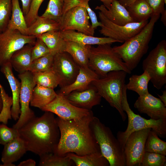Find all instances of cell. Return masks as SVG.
Returning <instances> with one entry per match:
<instances>
[{
  "instance_id": "1",
  "label": "cell",
  "mask_w": 166,
  "mask_h": 166,
  "mask_svg": "<svg viewBox=\"0 0 166 166\" xmlns=\"http://www.w3.org/2000/svg\"><path fill=\"white\" fill-rule=\"evenodd\" d=\"M93 116L92 112L79 119L64 120L56 118L60 137L53 153L64 156L70 152L79 156L101 153L90 126Z\"/></svg>"
},
{
  "instance_id": "2",
  "label": "cell",
  "mask_w": 166,
  "mask_h": 166,
  "mask_svg": "<svg viewBox=\"0 0 166 166\" xmlns=\"http://www.w3.org/2000/svg\"><path fill=\"white\" fill-rule=\"evenodd\" d=\"M27 151L39 156L54 153L58 144L60 132L53 113L45 111L18 129Z\"/></svg>"
},
{
  "instance_id": "3",
  "label": "cell",
  "mask_w": 166,
  "mask_h": 166,
  "mask_svg": "<svg viewBox=\"0 0 166 166\" xmlns=\"http://www.w3.org/2000/svg\"><path fill=\"white\" fill-rule=\"evenodd\" d=\"M160 15H153L150 20L139 33L119 46L113 47L128 69L132 71L137 66L147 52L152 36L154 27Z\"/></svg>"
},
{
  "instance_id": "4",
  "label": "cell",
  "mask_w": 166,
  "mask_h": 166,
  "mask_svg": "<svg viewBox=\"0 0 166 166\" xmlns=\"http://www.w3.org/2000/svg\"><path fill=\"white\" fill-rule=\"evenodd\" d=\"M90 125L101 153L108 161L109 166H126L124 148L110 128L94 116Z\"/></svg>"
},
{
  "instance_id": "5",
  "label": "cell",
  "mask_w": 166,
  "mask_h": 166,
  "mask_svg": "<svg viewBox=\"0 0 166 166\" xmlns=\"http://www.w3.org/2000/svg\"><path fill=\"white\" fill-rule=\"evenodd\" d=\"M127 74L122 70L113 71L92 82L102 97L117 110L123 121L127 116L122 109L121 101Z\"/></svg>"
},
{
  "instance_id": "6",
  "label": "cell",
  "mask_w": 166,
  "mask_h": 166,
  "mask_svg": "<svg viewBox=\"0 0 166 166\" xmlns=\"http://www.w3.org/2000/svg\"><path fill=\"white\" fill-rule=\"evenodd\" d=\"M126 84L124 87L121 105L123 110L128 117V124L124 131H119L117 138L124 148L125 142L132 132L147 128H150L155 131L158 136L163 138L166 137V119L154 120L147 119L135 113L130 108L128 102Z\"/></svg>"
},
{
  "instance_id": "7",
  "label": "cell",
  "mask_w": 166,
  "mask_h": 166,
  "mask_svg": "<svg viewBox=\"0 0 166 166\" xmlns=\"http://www.w3.org/2000/svg\"><path fill=\"white\" fill-rule=\"evenodd\" d=\"M111 44L98 45L90 48L89 67L100 78L111 71L122 70L128 74L131 71L121 58L113 50Z\"/></svg>"
},
{
  "instance_id": "8",
  "label": "cell",
  "mask_w": 166,
  "mask_h": 166,
  "mask_svg": "<svg viewBox=\"0 0 166 166\" xmlns=\"http://www.w3.org/2000/svg\"><path fill=\"white\" fill-rule=\"evenodd\" d=\"M142 68L151 77L150 81L157 89L166 84V41L163 40L149 53L143 61Z\"/></svg>"
},
{
  "instance_id": "9",
  "label": "cell",
  "mask_w": 166,
  "mask_h": 166,
  "mask_svg": "<svg viewBox=\"0 0 166 166\" xmlns=\"http://www.w3.org/2000/svg\"><path fill=\"white\" fill-rule=\"evenodd\" d=\"M36 38L24 35L18 31L7 29L0 33V67L10 62L11 57L16 51L24 45H34Z\"/></svg>"
},
{
  "instance_id": "10",
  "label": "cell",
  "mask_w": 166,
  "mask_h": 166,
  "mask_svg": "<svg viewBox=\"0 0 166 166\" xmlns=\"http://www.w3.org/2000/svg\"><path fill=\"white\" fill-rule=\"evenodd\" d=\"M98 16L102 24L99 30L100 33L105 37L121 43L124 42L139 33L148 22L147 20L133 22L121 26L111 22L101 11L98 12Z\"/></svg>"
},
{
  "instance_id": "11",
  "label": "cell",
  "mask_w": 166,
  "mask_h": 166,
  "mask_svg": "<svg viewBox=\"0 0 166 166\" xmlns=\"http://www.w3.org/2000/svg\"><path fill=\"white\" fill-rule=\"evenodd\" d=\"M21 80V89L19 97L21 113L19 119L13 127L18 129L36 117L29 105L32 92L36 85L33 80L32 73L27 71L18 75Z\"/></svg>"
},
{
  "instance_id": "12",
  "label": "cell",
  "mask_w": 166,
  "mask_h": 166,
  "mask_svg": "<svg viewBox=\"0 0 166 166\" xmlns=\"http://www.w3.org/2000/svg\"><path fill=\"white\" fill-rule=\"evenodd\" d=\"M85 8L78 6L62 15L59 22L60 30H73L93 36L95 30L92 27Z\"/></svg>"
},
{
  "instance_id": "13",
  "label": "cell",
  "mask_w": 166,
  "mask_h": 166,
  "mask_svg": "<svg viewBox=\"0 0 166 166\" xmlns=\"http://www.w3.org/2000/svg\"><path fill=\"white\" fill-rule=\"evenodd\" d=\"M150 128L135 131L128 137L124 147L126 166H140L145 152V142Z\"/></svg>"
},
{
  "instance_id": "14",
  "label": "cell",
  "mask_w": 166,
  "mask_h": 166,
  "mask_svg": "<svg viewBox=\"0 0 166 166\" xmlns=\"http://www.w3.org/2000/svg\"><path fill=\"white\" fill-rule=\"evenodd\" d=\"M80 67L67 53L63 52L54 56L52 70L58 77L60 88L73 82L78 74Z\"/></svg>"
},
{
  "instance_id": "15",
  "label": "cell",
  "mask_w": 166,
  "mask_h": 166,
  "mask_svg": "<svg viewBox=\"0 0 166 166\" xmlns=\"http://www.w3.org/2000/svg\"><path fill=\"white\" fill-rule=\"evenodd\" d=\"M57 94L53 100L41 110L52 112L64 120L79 119L92 112L76 107L71 104L65 96Z\"/></svg>"
},
{
  "instance_id": "16",
  "label": "cell",
  "mask_w": 166,
  "mask_h": 166,
  "mask_svg": "<svg viewBox=\"0 0 166 166\" xmlns=\"http://www.w3.org/2000/svg\"><path fill=\"white\" fill-rule=\"evenodd\" d=\"M134 106L140 113L146 114L151 119H166V106L159 98L149 93L139 96Z\"/></svg>"
},
{
  "instance_id": "17",
  "label": "cell",
  "mask_w": 166,
  "mask_h": 166,
  "mask_svg": "<svg viewBox=\"0 0 166 166\" xmlns=\"http://www.w3.org/2000/svg\"><path fill=\"white\" fill-rule=\"evenodd\" d=\"M65 97L73 105L89 110L100 104L102 98L92 83L85 89L73 91Z\"/></svg>"
},
{
  "instance_id": "18",
  "label": "cell",
  "mask_w": 166,
  "mask_h": 166,
  "mask_svg": "<svg viewBox=\"0 0 166 166\" xmlns=\"http://www.w3.org/2000/svg\"><path fill=\"white\" fill-rule=\"evenodd\" d=\"M0 67L1 72L7 79L12 91L13 100L11 109L12 117L14 120L17 121L19 118L21 113L19 97L21 83L15 77L10 62L3 65Z\"/></svg>"
},
{
  "instance_id": "19",
  "label": "cell",
  "mask_w": 166,
  "mask_h": 166,
  "mask_svg": "<svg viewBox=\"0 0 166 166\" xmlns=\"http://www.w3.org/2000/svg\"><path fill=\"white\" fill-rule=\"evenodd\" d=\"M99 78L98 75L89 67H80L79 73L73 82L61 88L57 94L66 96L73 91L85 90L93 81Z\"/></svg>"
},
{
  "instance_id": "20",
  "label": "cell",
  "mask_w": 166,
  "mask_h": 166,
  "mask_svg": "<svg viewBox=\"0 0 166 166\" xmlns=\"http://www.w3.org/2000/svg\"><path fill=\"white\" fill-rule=\"evenodd\" d=\"M95 9L101 12L108 19L117 25L123 26L134 22L126 8L118 0H113L109 9L103 5L97 6Z\"/></svg>"
},
{
  "instance_id": "21",
  "label": "cell",
  "mask_w": 166,
  "mask_h": 166,
  "mask_svg": "<svg viewBox=\"0 0 166 166\" xmlns=\"http://www.w3.org/2000/svg\"><path fill=\"white\" fill-rule=\"evenodd\" d=\"M4 146L1 156L2 164L0 166H15L13 163L19 160L27 151L24 141L20 136Z\"/></svg>"
},
{
  "instance_id": "22",
  "label": "cell",
  "mask_w": 166,
  "mask_h": 166,
  "mask_svg": "<svg viewBox=\"0 0 166 166\" xmlns=\"http://www.w3.org/2000/svg\"><path fill=\"white\" fill-rule=\"evenodd\" d=\"M61 36L65 41H71L83 45H100L117 42L110 38L94 37L73 30L60 31Z\"/></svg>"
},
{
  "instance_id": "23",
  "label": "cell",
  "mask_w": 166,
  "mask_h": 166,
  "mask_svg": "<svg viewBox=\"0 0 166 166\" xmlns=\"http://www.w3.org/2000/svg\"><path fill=\"white\" fill-rule=\"evenodd\" d=\"M91 45H83L71 41H66L64 52L68 53L80 67H89Z\"/></svg>"
},
{
  "instance_id": "24",
  "label": "cell",
  "mask_w": 166,
  "mask_h": 166,
  "mask_svg": "<svg viewBox=\"0 0 166 166\" xmlns=\"http://www.w3.org/2000/svg\"><path fill=\"white\" fill-rule=\"evenodd\" d=\"M33 46L29 44L25 45L14 53L11 57L10 62L19 74L29 70L32 62L31 49Z\"/></svg>"
},
{
  "instance_id": "25",
  "label": "cell",
  "mask_w": 166,
  "mask_h": 166,
  "mask_svg": "<svg viewBox=\"0 0 166 166\" xmlns=\"http://www.w3.org/2000/svg\"><path fill=\"white\" fill-rule=\"evenodd\" d=\"M60 30L59 22L49 18L38 16L29 27L28 35L38 37L49 31Z\"/></svg>"
},
{
  "instance_id": "26",
  "label": "cell",
  "mask_w": 166,
  "mask_h": 166,
  "mask_svg": "<svg viewBox=\"0 0 166 166\" xmlns=\"http://www.w3.org/2000/svg\"><path fill=\"white\" fill-rule=\"evenodd\" d=\"M57 95L53 89L36 85L32 92L30 105L41 109L53 100Z\"/></svg>"
},
{
  "instance_id": "27",
  "label": "cell",
  "mask_w": 166,
  "mask_h": 166,
  "mask_svg": "<svg viewBox=\"0 0 166 166\" xmlns=\"http://www.w3.org/2000/svg\"><path fill=\"white\" fill-rule=\"evenodd\" d=\"M7 28L18 30L28 35V26L18 0H12L11 14Z\"/></svg>"
},
{
  "instance_id": "28",
  "label": "cell",
  "mask_w": 166,
  "mask_h": 166,
  "mask_svg": "<svg viewBox=\"0 0 166 166\" xmlns=\"http://www.w3.org/2000/svg\"><path fill=\"white\" fill-rule=\"evenodd\" d=\"M66 156L73 161L76 166H109L108 161L101 153L79 156L70 152Z\"/></svg>"
},
{
  "instance_id": "29",
  "label": "cell",
  "mask_w": 166,
  "mask_h": 166,
  "mask_svg": "<svg viewBox=\"0 0 166 166\" xmlns=\"http://www.w3.org/2000/svg\"><path fill=\"white\" fill-rule=\"evenodd\" d=\"M126 8L134 22L148 20L153 15L152 10L145 0H136Z\"/></svg>"
},
{
  "instance_id": "30",
  "label": "cell",
  "mask_w": 166,
  "mask_h": 166,
  "mask_svg": "<svg viewBox=\"0 0 166 166\" xmlns=\"http://www.w3.org/2000/svg\"><path fill=\"white\" fill-rule=\"evenodd\" d=\"M37 38L45 43L49 49L50 53L53 55L64 52L66 41L61 36L60 30L47 32Z\"/></svg>"
},
{
  "instance_id": "31",
  "label": "cell",
  "mask_w": 166,
  "mask_h": 166,
  "mask_svg": "<svg viewBox=\"0 0 166 166\" xmlns=\"http://www.w3.org/2000/svg\"><path fill=\"white\" fill-rule=\"evenodd\" d=\"M150 80L148 73L144 71L141 75H132L129 78L128 83L126 84V87L127 90L136 92L139 96H143L149 93L148 86Z\"/></svg>"
},
{
  "instance_id": "32",
  "label": "cell",
  "mask_w": 166,
  "mask_h": 166,
  "mask_svg": "<svg viewBox=\"0 0 166 166\" xmlns=\"http://www.w3.org/2000/svg\"><path fill=\"white\" fill-rule=\"evenodd\" d=\"M32 73L36 85L54 89L59 85V80L52 69Z\"/></svg>"
},
{
  "instance_id": "33",
  "label": "cell",
  "mask_w": 166,
  "mask_h": 166,
  "mask_svg": "<svg viewBox=\"0 0 166 166\" xmlns=\"http://www.w3.org/2000/svg\"><path fill=\"white\" fill-rule=\"evenodd\" d=\"M145 152L166 155V142L160 139L157 133L151 129L146 139L144 147Z\"/></svg>"
},
{
  "instance_id": "34",
  "label": "cell",
  "mask_w": 166,
  "mask_h": 166,
  "mask_svg": "<svg viewBox=\"0 0 166 166\" xmlns=\"http://www.w3.org/2000/svg\"><path fill=\"white\" fill-rule=\"evenodd\" d=\"M40 166H75L73 161L66 155L60 156L53 153H48L40 156Z\"/></svg>"
},
{
  "instance_id": "35",
  "label": "cell",
  "mask_w": 166,
  "mask_h": 166,
  "mask_svg": "<svg viewBox=\"0 0 166 166\" xmlns=\"http://www.w3.org/2000/svg\"><path fill=\"white\" fill-rule=\"evenodd\" d=\"M0 94L2 101V108L0 112V122L6 124L8 120L12 118L11 109L13 104L12 98L6 93L0 84Z\"/></svg>"
},
{
  "instance_id": "36",
  "label": "cell",
  "mask_w": 166,
  "mask_h": 166,
  "mask_svg": "<svg viewBox=\"0 0 166 166\" xmlns=\"http://www.w3.org/2000/svg\"><path fill=\"white\" fill-rule=\"evenodd\" d=\"M63 0H49L47 7L41 16L59 23L62 15Z\"/></svg>"
},
{
  "instance_id": "37",
  "label": "cell",
  "mask_w": 166,
  "mask_h": 166,
  "mask_svg": "<svg viewBox=\"0 0 166 166\" xmlns=\"http://www.w3.org/2000/svg\"><path fill=\"white\" fill-rule=\"evenodd\" d=\"M54 56L49 53L32 61L29 70L32 73L44 72L52 69Z\"/></svg>"
},
{
  "instance_id": "38",
  "label": "cell",
  "mask_w": 166,
  "mask_h": 166,
  "mask_svg": "<svg viewBox=\"0 0 166 166\" xmlns=\"http://www.w3.org/2000/svg\"><path fill=\"white\" fill-rule=\"evenodd\" d=\"M12 11V0H0V33L7 28Z\"/></svg>"
},
{
  "instance_id": "39",
  "label": "cell",
  "mask_w": 166,
  "mask_h": 166,
  "mask_svg": "<svg viewBox=\"0 0 166 166\" xmlns=\"http://www.w3.org/2000/svg\"><path fill=\"white\" fill-rule=\"evenodd\" d=\"M165 156L161 154L145 152L140 166H166Z\"/></svg>"
},
{
  "instance_id": "40",
  "label": "cell",
  "mask_w": 166,
  "mask_h": 166,
  "mask_svg": "<svg viewBox=\"0 0 166 166\" xmlns=\"http://www.w3.org/2000/svg\"><path fill=\"white\" fill-rule=\"evenodd\" d=\"M18 137V129L9 127L3 123L0 124V144L4 145Z\"/></svg>"
},
{
  "instance_id": "41",
  "label": "cell",
  "mask_w": 166,
  "mask_h": 166,
  "mask_svg": "<svg viewBox=\"0 0 166 166\" xmlns=\"http://www.w3.org/2000/svg\"><path fill=\"white\" fill-rule=\"evenodd\" d=\"M49 53V49L45 43L39 38H36L31 49L32 61Z\"/></svg>"
},
{
  "instance_id": "42",
  "label": "cell",
  "mask_w": 166,
  "mask_h": 166,
  "mask_svg": "<svg viewBox=\"0 0 166 166\" xmlns=\"http://www.w3.org/2000/svg\"><path fill=\"white\" fill-rule=\"evenodd\" d=\"M44 0H32L29 11L25 17L28 27L35 20L38 15L39 8Z\"/></svg>"
},
{
  "instance_id": "43",
  "label": "cell",
  "mask_w": 166,
  "mask_h": 166,
  "mask_svg": "<svg viewBox=\"0 0 166 166\" xmlns=\"http://www.w3.org/2000/svg\"><path fill=\"white\" fill-rule=\"evenodd\" d=\"M152 8L153 15H160L166 10V0H145Z\"/></svg>"
},
{
  "instance_id": "44",
  "label": "cell",
  "mask_w": 166,
  "mask_h": 166,
  "mask_svg": "<svg viewBox=\"0 0 166 166\" xmlns=\"http://www.w3.org/2000/svg\"><path fill=\"white\" fill-rule=\"evenodd\" d=\"M89 0H84L83 6L85 8L91 21L92 27L95 30L98 27H101L102 24L100 22L98 21L95 13L90 7L89 4Z\"/></svg>"
},
{
  "instance_id": "45",
  "label": "cell",
  "mask_w": 166,
  "mask_h": 166,
  "mask_svg": "<svg viewBox=\"0 0 166 166\" xmlns=\"http://www.w3.org/2000/svg\"><path fill=\"white\" fill-rule=\"evenodd\" d=\"M84 0H63L62 15L68 10L78 6H82Z\"/></svg>"
},
{
  "instance_id": "46",
  "label": "cell",
  "mask_w": 166,
  "mask_h": 166,
  "mask_svg": "<svg viewBox=\"0 0 166 166\" xmlns=\"http://www.w3.org/2000/svg\"><path fill=\"white\" fill-rule=\"evenodd\" d=\"M22 2V10L24 16L27 14L32 0H21Z\"/></svg>"
},
{
  "instance_id": "47",
  "label": "cell",
  "mask_w": 166,
  "mask_h": 166,
  "mask_svg": "<svg viewBox=\"0 0 166 166\" xmlns=\"http://www.w3.org/2000/svg\"><path fill=\"white\" fill-rule=\"evenodd\" d=\"M36 164L35 161L32 159H29L21 162L18 166H35Z\"/></svg>"
},
{
  "instance_id": "48",
  "label": "cell",
  "mask_w": 166,
  "mask_h": 166,
  "mask_svg": "<svg viewBox=\"0 0 166 166\" xmlns=\"http://www.w3.org/2000/svg\"><path fill=\"white\" fill-rule=\"evenodd\" d=\"M136 0H118L119 2L126 8Z\"/></svg>"
},
{
  "instance_id": "49",
  "label": "cell",
  "mask_w": 166,
  "mask_h": 166,
  "mask_svg": "<svg viewBox=\"0 0 166 166\" xmlns=\"http://www.w3.org/2000/svg\"><path fill=\"white\" fill-rule=\"evenodd\" d=\"M159 98L163 103L164 105L166 106V90H164L162 91V95H160L157 94Z\"/></svg>"
},
{
  "instance_id": "50",
  "label": "cell",
  "mask_w": 166,
  "mask_h": 166,
  "mask_svg": "<svg viewBox=\"0 0 166 166\" xmlns=\"http://www.w3.org/2000/svg\"><path fill=\"white\" fill-rule=\"evenodd\" d=\"M102 2L103 3V5L109 9L110 8L112 3L114 0H99Z\"/></svg>"
},
{
  "instance_id": "51",
  "label": "cell",
  "mask_w": 166,
  "mask_h": 166,
  "mask_svg": "<svg viewBox=\"0 0 166 166\" xmlns=\"http://www.w3.org/2000/svg\"><path fill=\"white\" fill-rule=\"evenodd\" d=\"M161 21L162 22L164 25L166 26V10H165L164 12L161 14Z\"/></svg>"
},
{
  "instance_id": "52",
  "label": "cell",
  "mask_w": 166,
  "mask_h": 166,
  "mask_svg": "<svg viewBox=\"0 0 166 166\" xmlns=\"http://www.w3.org/2000/svg\"><path fill=\"white\" fill-rule=\"evenodd\" d=\"M2 106V101L1 96L0 94V112L1 111Z\"/></svg>"
}]
</instances>
